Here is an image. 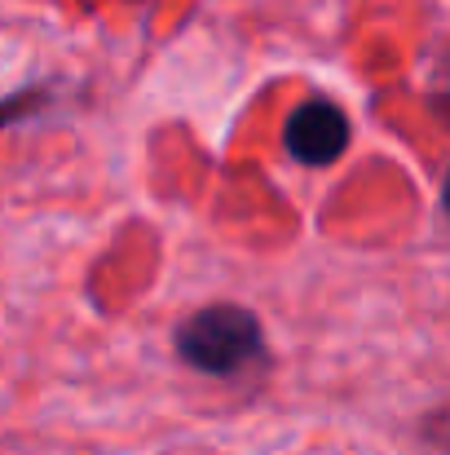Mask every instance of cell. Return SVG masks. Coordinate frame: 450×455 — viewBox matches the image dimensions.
<instances>
[{"instance_id":"obj_1","label":"cell","mask_w":450,"mask_h":455,"mask_svg":"<svg viewBox=\"0 0 450 455\" xmlns=\"http://www.w3.org/2000/svg\"><path fill=\"white\" fill-rule=\"evenodd\" d=\"M172 345L186 367L217 376V380H234L265 358V331H261L257 314L230 301L186 314L172 331Z\"/></svg>"},{"instance_id":"obj_2","label":"cell","mask_w":450,"mask_h":455,"mask_svg":"<svg viewBox=\"0 0 450 455\" xmlns=\"http://www.w3.org/2000/svg\"><path fill=\"white\" fill-rule=\"evenodd\" d=\"M283 142H288V151L296 155L300 164L327 168L349 147V116L331 98H309V102H300L292 111Z\"/></svg>"},{"instance_id":"obj_3","label":"cell","mask_w":450,"mask_h":455,"mask_svg":"<svg viewBox=\"0 0 450 455\" xmlns=\"http://www.w3.org/2000/svg\"><path fill=\"white\" fill-rule=\"evenodd\" d=\"M49 98H53V89H49V84H27V89L4 93V98H0V133H4V129H13V124H22V120H31L36 111H44V107H49Z\"/></svg>"},{"instance_id":"obj_4","label":"cell","mask_w":450,"mask_h":455,"mask_svg":"<svg viewBox=\"0 0 450 455\" xmlns=\"http://www.w3.org/2000/svg\"><path fill=\"white\" fill-rule=\"evenodd\" d=\"M442 199H446V212H450V172H446V190H442Z\"/></svg>"}]
</instances>
